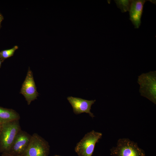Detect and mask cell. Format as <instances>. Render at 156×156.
<instances>
[{
    "label": "cell",
    "instance_id": "1",
    "mask_svg": "<svg viewBox=\"0 0 156 156\" xmlns=\"http://www.w3.org/2000/svg\"><path fill=\"white\" fill-rule=\"evenodd\" d=\"M21 130L19 120L2 124L0 133V151L3 154L8 153Z\"/></svg>",
    "mask_w": 156,
    "mask_h": 156
},
{
    "label": "cell",
    "instance_id": "2",
    "mask_svg": "<svg viewBox=\"0 0 156 156\" xmlns=\"http://www.w3.org/2000/svg\"><path fill=\"white\" fill-rule=\"evenodd\" d=\"M140 95L156 104V71L142 73L138 76Z\"/></svg>",
    "mask_w": 156,
    "mask_h": 156
},
{
    "label": "cell",
    "instance_id": "3",
    "mask_svg": "<svg viewBox=\"0 0 156 156\" xmlns=\"http://www.w3.org/2000/svg\"><path fill=\"white\" fill-rule=\"evenodd\" d=\"M110 155L113 156H145L143 150L140 148L137 143L128 138H120L116 146L110 150Z\"/></svg>",
    "mask_w": 156,
    "mask_h": 156
},
{
    "label": "cell",
    "instance_id": "4",
    "mask_svg": "<svg viewBox=\"0 0 156 156\" xmlns=\"http://www.w3.org/2000/svg\"><path fill=\"white\" fill-rule=\"evenodd\" d=\"M102 136V133L94 130L86 134L75 148L78 156H92L96 143Z\"/></svg>",
    "mask_w": 156,
    "mask_h": 156
},
{
    "label": "cell",
    "instance_id": "5",
    "mask_svg": "<svg viewBox=\"0 0 156 156\" xmlns=\"http://www.w3.org/2000/svg\"><path fill=\"white\" fill-rule=\"evenodd\" d=\"M49 151L48 142L38 134L34 133L31 135L23 156H48Z\"/></svg>",
    "mask_w": 156,
    "mask_h": 156
},
{
    "label": "cell",
    "instance_id": "6",
    "mask_svg": "<svg viewBox=\"0 0 156 156\" xmlns=\"http://www.w3.org/2000/svg\"><path fill=\"white\" fill-rule=\"evenodd\" d=\"M31 135L21 130L14 140L8 153L10 156H23L28 146Z\"/></svg>",
    "mask_w": 156,
    "mask_h": 156
},
{
    "label": "cell",
    "instance_id": "7",
    "mask_svg": "<svg viewBox=\"0 0 156 156\" xmlns=\"http://www.w3.org/2000/svg\"><path fill=\"white\" fill-rule=\"evenodd\" d=\"M20 93L24 96L28 105L32 101L37 99L38 96L33 73L29 68L28 69L25 79L22 85Z\"/></svg>",
    "mask_w": 156,
    "mask_h": 156
},
{
    "label": "cell",
    "instance_id": "8",
    "mask_svg": "<svg viewBox=\"0 0 156 156\" xmlns=\"http://www.w3.org/2000/svg\"><path fill=\"white\" fill-rule=\"evenodd\" d=\"M67 99L71 105L73 112L75 114L86 113L88 114L92 118L94 117L93 114L90 111L91 107L94 103L96 100H88L72 96L67 97Z\"/></svg>",
    "mask_w": 156,
    "mask_h": 156
},
{
    "label": "cell",
    "instance_id": "9",
    "mask_svg": "<svg viewBox=\"0 0 156 156\" xmlns=\"http://www.w3.org/2000/svg\"><path fill=\"white\" fill-rule=\"evenodd\" d=\"M145 0H132L129 12L130 20L135 28L139 27Z\"/></svg>",
    "mask_w": 156,
    "mask_h": 156
},
{
    "label": "cell",
    "instance_id": "10",
    "mask_svg": "<svg viewBox=\"0 0 156 156\" xmlns=\"http://www.w3.org/2000/svg\"><path fill=\"white\" fill-rule=\"evenodd\" d=\"M20 118L19 114L15 110L0 107V123L3 124Z\"/></svg>",
    "mask_w": 156,
    "mask_h": 156
},
{
    "label": "cell",
    "instance_id": "11",
    "mask_svg": "<svg viewBox=\"0 0 156 156\" xmlns=\"http://www.w3.org/2000/svg\"><path fill=\"white\" fill-rule=\"evenodd\" d=\"M118 8L122 13L129 11L132 0H116L114 1Z\"/></svg>",
    "mask_w": 156,
    "mask_h": 156
},
{
    "label": "cell",
    "instance_id": "12",
    "mask_svg": "<svg viewBox=\"0 0 156 156\" xmlns=\"http://www.w3.org/2000/svg\"><path fill=\"white\" fill-rule=\"evenodd\" d=\"M18 47L16 45L12 48L0 51V59L3 62L4 60L12 56Z\"/></svg>",
    "mask_w": 156,
    "mask_h": 156
},
{
    "label": "cell",
    "instance_id": "13",
    "mask_svg": "<svg viewBox=\"0 0 156 156\" xmlns=\"http://www.w3.org/2000/svg\"><path fill=\"white\" fill-rule=\"evenodd\" d=\"M4 19V18L2 14L0 13V28L1 27V23Z\"/></svg>",
    "mask_w": 156,
    "mask_h": 156
},
{
    "label": "cell",
    "instance_id": "14",
    "mask_svg": "<svg viewBox=\"0 0 156 156\" xmlns=\"http://www.w3.org/2000/svg\"><path fill=\"white\" fill-rule=\"evenodd\" d=\"M2 124L0 123V133L1 130Z\"/></svg>",
    "mask_w": 156,
    "mask_h": 156
},
{
    "label": "cell",
    "instance_id": "15",
    "mask_svg": "<svg viewBox=\"0 0 156 156\" xmlns=\"http://www.w3.org/2000/svg\"><path fill=\"white\" fill-rule=\"evenodd\" d=\"M2 156H10V155H9L7 154H3L2 155Z\"/></svg>",
    "mask_w": 156,
    "mask_h": 156
},
{
    "label": "cell",
    "instance_id": "16",
    "mask_svg": "<svg viewBox=\"0 0 156 156\" xmlns=\"http://www.w3.org/2000/svg\"><path fill=\"white\" fill-rule=\"evenodd\" d=\"M2 61L0 59V68H1V63L2 62Z\"/></svg>",
    "mask_w": 156,
    "mask_h": 156
},
{
    "label": "cell",
    "instance_id": "17",
    "mask_svg": "<svg viewBox=\"0 0 156 156\" xmlns=\"http://www.w3.org/2000/svg\"><path fill=\"white\" fill-rule=\"evenodd\" d=\"M54 156H60L57 155H54Z\"/></svg>",
    "mask_w": 156,
    "mask_h": 156
}]
</instances>
